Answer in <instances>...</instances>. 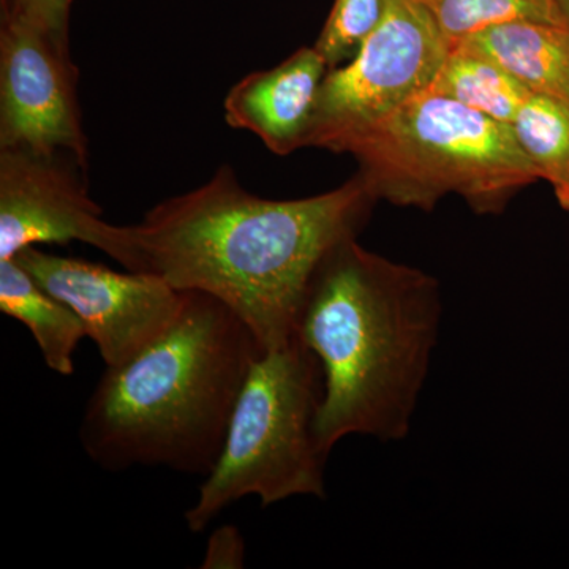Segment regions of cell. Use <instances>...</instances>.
Instances as JSON below:
<instances>
[{"mask_svg": "<svg viewBox=\"0 0 569 569\" xmlns=\"http://www.w3.org/2000/svg\"><path fill=\"white\" fill-rule=\"evenodd\" d=\"M69 48L21 21L0 28V149L66 152L88 167Z\"/></svg>", "mask_w": 569, "mask_h": 569, "instance_id": "9c48e42d", "label": "cell"}, {"mask_svg": "<svg viewBox=\"0 0 569 569\" xmlns=\"http://www.w3.org/2000/svg\"><path fill=\"white\" fill-rule=\"evenodd\" d=\"M86 168L66 152L0 149V261L28 247L80 241L132 271L130 227L103 220Z\"/></svg>", "mask_w": 569, "mask_h": 569, "instance_id": "52a82bcc", "label": "cell"}, {"mask_svg": "<svg viewBox=\"0 0 569 569\" xmlns=\"http://www.w3.org/2000/svg\"><path fill=\"white\" fill-rule=\"evenodd\" d=\"M376 200L430 211L458 194L478 213H500L541 181L512 127L427 89L340 142Z\"/></svg>", "mask_w": 569, "mask_h": 569, "instance_id": "277c9868", "label": "cell"}, {"mask_svg": "<svg viewBox=\"0 0 569 569\" xmlns=\"http://www.w3.org/2000/svg\"><path fill=\"white\" fill-rule=\"evenodd\" d=\"M376 201L358 174L316 197L266 200L223 164L203 186L153 206L130 227L132 271L213 296L264 351L277 350L296 336L318 266L359 234Z\"/></svg>", "mask_w": 569, "mask_h": 569, "instance_id": "6da1fadb", "label": "cell"}, {"mask_svg": "<svg viewBox=\"0 0 569 569\" xmlns=\"http://www.w3.org/2000/svg\"><path fill=\"white\" fill-rule=\"evenodd\" d=\"M430 89L508 126L531 96L508 70L459 41L451 44Z\"/></svg>", "mask_w": 569, "mask_h": 569, "instance_id": "4fadbf2b", "label": "cell"}, {"mask_svg": "<svg viewBox=\"0 0 569 569\" xmlns=\"http://www.w3.org/2000/svg\"><path fill=\"white\" fill-rule=\"evenodd\" d=\"M264 353L230 307L186 291L181 313L159 339L104 370L82 415V449L104 470L167 467L208 477Z\"/></svg>", "mask_w": 569, "mask_h": 569, "instance_id": "3957f363", "label": "cell"}, {"mask_svg": "<svg viewBox=\"0 0 569 569\" xmlns=\"http://www.w3.org/2000/svg\"><path fill=\"white\" fill-rule=\"evenodd\" d=\"M14 260L80 317L107 367L121 366L151 346L174 323L186 302V291L151 272H116L37 246L21 250Z\"/></svg>", "mask_w": 569, "mask_h": 569, "instance_id": "ba28073f", "label": "cell"}, {"mask_svg": "<svg viewBox=\"0 0 569 569\" xmlns=\"http://www.w3.org/2000/svg\"><path fill=\"white\" fill-rule=\"evenodd\" d=\"M329 67L312 48H301L279 66L236 82L224 97V121L260 138L276 156L307 148L318 93Z\"/></svg>", "mask_w": 569, "mask_h": 569, "instance_id": "30bf717a", "label": "cell"}, {"mask_svg": "<svg viewBox=\"0 0 569 569\" xmlns=\"http://www.w3.org/2000/svg\"><path fill=\"white\" fill-rule=\"evenodd\" d=\"M246 541L234 526H223L211 535L206 548L203 569L244 568Z\"/></svg>", "mask_w": 569, "mask_h": 569, "instance_id": "ac0fdd59", "label": "cell"}, {"mask_svg": "<svg viewBox=\"0 0 569 569\" xmlns=\"http://www.w3.org/2000/svg\"><path fill=\"white\" fill-rule=\"evenodd\" d=\"M2 21H21L47 33L70 50V9L73 0H0Z\"/></svg>", "mask_w": 569, "mask_h": 569, "instance_id": "e0dca14e", "label": "cell"}, {"mask_svg": "<svg viewBox=\"0 0 569 569\" xmlns=\"http://www.w3.org/2000/svg\"><path fill=\"white\" fill-rule=\"evenodd\" d=\"M320 361L296 335L254 361L236 402L222 455L187 509V527L208 529L223 509L244 497L272 507L296 496L326 498L317 422L323 403Z\"/></svg>", "mask_w": 569, "mask_h": 569, "instance_id": "5b68a950", "label": "cell"}, {"mask_svg": "<svg viewBox=\"0 0 569 569\" xmlns=\"http://www.w3.org/2000/svg\"><path fill=\"white\" fill-rule=\"evenodd\" d=\"M0 312L31 331L48 369L59 376H73L74 351L88 337L84 326L14 258L0 261Z\"/></svg>", "mask_w": 569, "mask_h": 569, "instance_id": "7c38bea8", "label": "cell"}, {"mask_svg": "<svg viewBox=\"0 0 569 569\" xmlns=\"http://www.w3.org/2000/svg\"><path fill=\"white\" fill-rule=\"evenodd\" d=\"M458 41L488 56L531 93L569 103V26L512 21Z\"/></svg>", "mask_w": 569, "mask_h": 569, "instance_id": "8fae6325", "label": "cell"}, {"mask_svg": "<svg viewBox=\"0 0 569 569\" xmlns=\"http://www.w3.org/2000/svg\"><path fill=\"white\" fill-rule=\"evenodd\" d=\"M451 43L512 21L567 24L556 0H429Z\"/></svg>", "mask_w": 569, "mask_h": 569, "instance_id": "9a60e30c", "label": "cell"}, {"mask_svg": "<svg viewBox=\"0 0 569 569\" xmlns=\"http://www.w3.org/2000/svg\"><path fill=\"white\" fill-rule=\"evenodd\" d=\"M556 2L559 6L561 17H563L565 22L569 26V0H556Z\"/></svg>", "mask_w": 569, "mask_h": 569, "instance_id": "d6986e66", "label": "cell"}, {"mask_svg": "<svg viewBox=\"0 0 569 569\" xmlns=\"http://www.w3.org/2000/svg\"><path fill=\"white\" fill-rule=\"evenodd\" d=\"M383 7L385 0H336L316 43L329 70L355 58L380 22Z\"/></svg>", "mask_w": 569, "mask_h": 569, "instance_id": "2e32d148", "label": "cell"}, {"mask_svg": "<svg viewBox=\"0 0 569 569\" xmlns=\"http://www.w3.org/2000/svg\"><path fill=\"white\" fill-rule=\"evenodd\" d=\"M451 44L429 0H385L355 58L326 74L307 148L336 152L351 133L430 89Z\"/></svg>", "mask_w": 569, "mask_h": 569, "instance_id": "8992f818", "label": "cell"}, {"mask_svg": "<svg viewBox=\"0 0 569 569\" xmlns=\"http://www.w3.org/2000/svg\"><path fill=\"white\" fill-rule=\"evenodd\" d=\"M441 310L440 284L425 271L370 252L358 236L329 250L296 321L323 370L317 432L326 452L348 436H408Z\"/></svg>", "mask_w": 569, "mask_h": 569, "instance_id": "7a4b0ae2", "label": "cell"}, {"mask_svg": "<svg viewBox=\"0 0 569 569\" xmlns=\"http://www.w3.org/2000/svg\"><path fill=\"white\" fill-rule=\"evenodd\" d=\"M520 148L569 212V103L531 93L511 123Z\"/></svg>", "mask_w": 569, "mask_h": 569, "instance_id": "5bb4252c", "label": "cell"}]
</instances>
